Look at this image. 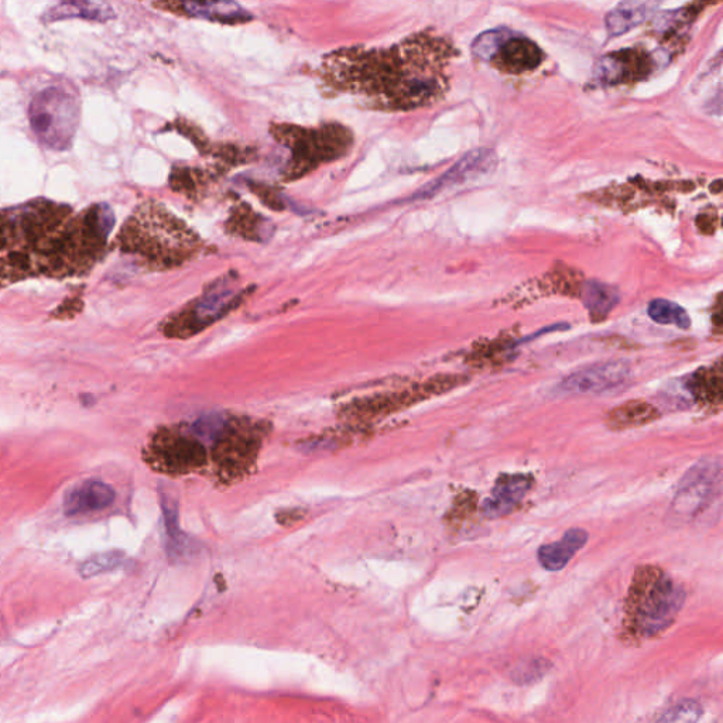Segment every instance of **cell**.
Masks as SVG:
<instances>
[{
	"mask_svg": "<svg viewBox=\"0 0 723 723\" xmlns=\"http://www.w3.org/2000/svg\"><path fill=\"white\" fill-rule=\"evenodd\" d=\"M630 375L629 363L613 361L589 366L568 376L560 385L561 392L599 394L618 389Z\"/></svg>",
	"mask_w": 723,
	"mask_h": 723,
	"instance_id": "11",
	"label": "cell"
},
{
	"mask_svg": "<svg viewBox=\"0 0 723 723\" xmlns=\"http://www.w3.org/2000/svg\"><path fill=\"white\" fill-rule=\"evenodd\" d=\"M180 9L187 16L225 23V25H236L252 20L248 10L239 6L235 0H181Z\"/></svg>",
	"mask_w": 723,
	"mask_h": 723,
	"instance_id": "16",
	"label": "cell"
},
{
	"mask_svg": "<svg viewBox=\"0 0 723 723\" xmlns=\"http://www.w3.org/2000/svg\"><path fill=\"white\" fill-rule=\"evenodd\" d=\"M649 317L657 324L661 325H674V327L681 328V330H688L691 327V318L687 314V311L673 301L663 300V298H657V300L651 301L649 304Z\"/></svg>",
	"mask_w": 723,
	"mask_h": 723,
	"instance_id": "22",
	"label": "cell"
},
{
	"mask_svg": "<svg viewBox=\"0 0 723 723\" xmlns=\"http://www.w3.org/2000/svg\"><path fill=\"white\" fill-rule=\"evenodd\" d=\"M585 307L595 317H606L620 301L619 291L615 287L601 282H588L582 289Z\"/></svg>",
	"mask_w": 723,
	"mask_h": 723,
	"instance_id": "21",
	"label": "cell"
},
{
	"mask_svg": "<svg viewBox=\"0 0 723 723\" xmlns=\"http://www.w3.org/2000/svg\"><path fill=\"white\" fill-rule=\"evenodd\" d=\"M231 417L211 414L191 424L164 427L153 435L143 458L150 468L167 475H185L214 465Z\"/></svg>",
	"mask_w": 723,
	"mask_h": 723,
	"instance_id": "4",
	"label": "cell"
},
{
	"mask_svg": "<svg viewBox=\"0 0 723 723\" xmlns=\"http://www.w3.org/2000/svg\"><path fill=\"white\" fill-rule=\"evenodd\" d=\"M450 41L418 34L385 50L346 49L324 61L332 88L385 111H413L442 101L450 89Z\"/></svg>",
	"mask_w": 723,
	"mask_h": 723,
	"instance_id": "2",
	"label": "cell"
},
{
	"mask_svg": "<svg viewBox=\"0 0 723 723\" xmlns=\"http://www.w3.org/2000/svg\"><path fill=\"white\" fill-rule=\"evenodd\" d=\"M702 715V707L695 701L678 702L674 707L664 712L659 718L661 722H697Z\"/></svg>",
	"mask_w": 723,
	"mask_h": 723,
	"instance_id": "24",
	"label": "cell"
},
{
	"mask_svg": "<svg viewBox=\"0 0 723 723\" xmlns=\"http://www.w3.org/2000/svg\"><path fill=\"white\" fill-rule=\"evenodd\" d=\"M272 135L291 152L284 180L306 176L315 167L344 157L354 145L351 130L339 123H328L317 129L293 125H274Z\"/></svg>",
	"mask_w": 723,
	"mask_h": 723,
	"instance_id": "6",
	"label": "cell"
},
{
	"mask_svg": "<svg viewBox=\"0 0 723 723\" xmlns=\"http://www.w3.org/2000/svg\"><path fill=\"white\" fill-rule=\"evenodd\" d=\"M164 516H166L167 533H169L170 540L173 544H180V533H178V522H177V510L169 509L164 506Z\"/></svg>",
	"mask_w": 723,
	"mask_h": 723,
	"instance_id": "27",
	"label": "cell"
},
{
	"mask_svg": "<svg viewBox=\"0 0 723 723\" xmlns=\"http://www.w3.org/2000/svg\"><path fill=\"white\" fill-rule=\"evenodd\" d=\"M513 34L506 29L489 30L482 33L472 44V51L476 57L481 60L491 61L495 54L498 53L500 46Z\"/></svg>",
	"mask_w": 723,
	"mask_h": 723,
	"instance_id": "23",
	"label": "cell"
},
{
	"mask_svg": "<svg viewBox=\"0 0 723 723\" xmlns=\"http://www.w3.org/2000/svg\"><path fill=\"white\" fill-rule=\"evenodd\" d=\"M661 0H622L606 16V30L609 36L618 37L642 25L656 9Z\"/></svg>",
	"mask_w": 723,
	"mask_h": 723,
	"instance_id": "17",
	"label": "cell"
},
{
	"mask_svg": "<svg viewBox=\"0 0 723 723\" xmlns=\"http://www.w3.org/2000/svg\"><path fill=\"white\" fill-rule=\"evenodd\" d=\"M123 555L121 553H106L91 558L87 563L82 565L81 574L84 577L101 574V572L112 570L122 564Z\"/></svg>",
	"mask_w": 723,
	"mask_h": 723,
	"instance_id": "25",
	"label": "cell"
},
{
	"mask_svg": "<svg viewBox=\"0 0 723 723\" xmlns=\"http://www.w3.org/2000/svg\"><path fill=\"white\" fill-rule=\"evenodd\" d=\"M721 483V461L708 458L699 461L685 474L675 493L671 512L677 519H691L714 498Z\"/></svg>",
	"mask_w": 723,
	"mask_h": 723,
	"instance_id": "8",
	"label": "cell"
},
{
	"mask_svg": "<svg viewBox=\"0 0 723 723\" xmlns=\"http://www.w3.org/2000/svg\"><path fill=\"white\" fill-rule=\"evenodd\" d=\"M111 16V10L104 8V6L97 5V3L91 2V0H60V3L54 6L44 19H46L47 22H54V20L80 17V19L104 22V20L109 19Z\"/></svg>",
	"mask_w": 723,
	"mask_h": 723,
	"instance_id": "20",
	"label": "cell"
},
{
	"mask_svg": "<svg viewBox=\"0 0 723 723\" xmlns=\"http://www.w3.org/2000/svg\"><path fill=\"white\" fill-rule=\"evenodd\" d=\"M232 298L231 287H226L224 283H221V286L208 291L190 310L183 311L167 322L166 328H164L166 335L188 337L194 332L201 331L202 328L221 317L222 311L228 310L229 306H232Z\"/></svg>",
	"mask_w": 723,
	"mask_h": 723,
	"instance_id": "9",
	"label": "cell"
},
{
	"mask_svg": "<svg viewBox=\"0 0 723 723\" xmlns=\"http://www.w3.org/2000/svg\"><path fill=\"white\" fill-rule=\"evenodd\" d=\"M493 166H495V156H493L491 150H474V152L462 157L452 169L442 174L441 178L426 185L417 194V198L423 200V198L433 197V195L440 193L445 188L452 187V185L468 183V181L475 180L476 177L489 173Z\"/></svg>",
	"mask_w": 723,
	"mask_h": 723,
	"instance_id": "12",
	"label": "cell"
},
{
	"mask_svg": "<svg viewBox=\"0 0 723 723\" xmlns=\"http://www.w3.org/2000/svg\"><path fill=\"white\" fill-rule=\"evenodd\" d=\"M685 589L653 565L636 571L626 603V622L635 635H660L683 608Z\"/></svg>",
	"mask_w": 723,
	"mask_h": 723,
	"instance_id": "5",
	"label": "cell"
},
{
	"mask_svg": "<svg viewBox=\"0 0 723 723\" xmlns=\"http://www.w3.org/2000/svg\"><path fill=\"white\" fill-rule=\"evenodd\" d=\"M654 61L646 50L625 49L606 54L595 67L596 81L605 85L642 81L653 73Z\"/></svg>",
	"mask_w": 723,
	"mask_h": 723,
	"instance_id": "10",
	"label": "cell"
},
{
	"mask_svg": "<svg viewBox=\"0 0 723 723\" xmlns=\"http://www.w3.org/2000/svg\"><path fill=\"white\" fill-rule=\"evenodd\" d=\"M112 231L108 214L95 204L75 215L47 200L0 211V286L26 277L53 279L88 273L105 252Z\"/></svg>",
	"mask_w": 723,
	"mask_h": 723,
	"instance_id": "1",
	"label": "cell"
},
{
	"mask_svg": "<svg viewBox=\"0 0 723 723\" xmlns=\"http://www.w3.org/2000/svg\"><path fill=\"white\" fill-rule=\"evenodd\" d=\"M118 246L150 269L163 270L193 258L200 248V238L166 208L146 202L123 225Z\"/></svg>",
	"mask_w": 723,
	"mask_h": 723,
	"instance_id": "3",
	"label": "cell"
},
{
	"mask_svg": "<svg viewBox=\"0 0 723 723\" xmlns=\"http://www.w3.org/2000/svg\"><path fill=\"white\" fill-rule=\"evenodd\" d=\"M115 491L101 481H87L75 486L64 499L65 513L70 516L102 510L111 506Z\"/></svg>",
	"mask_w": 723,
	"mask_h": 723,
	"instance_id": "15",
	"label": "cell"
},
{
	"mask_svg": "<svg viewBox=\"0 0 723 723\" xmlns=\"http://www.w3.org/2000/svg\"><path fill=\"white\" fill-rule=\"evenodd\" d=\"M659 413L656 407L646 402H629L616 407L608 414V426L613 430H626L646 426L657 420Z\"/></svg>",
	"mask_w": 723,
	"mask_h": 723,
	"instance_id": "19",
	"label": "cell"
},
{
	"mask_svg": "<svg viewBox=\"0 0 723 723\" xmlns=\"http://www.w3.org/2000/svg\"><path fill=\"white\" fill-rule=\"evenodd\" d=\"M533 485V476L527 474H503L496 479L491 498L483 502L482 515L486 519H500L509 515L522 502Z\"/></svg>",
	"mask_w": 723,
	"mask_h": 723,
	"instance_id": "13",
	"label": "cell"
},
{
	"mask_svg": "<svg viewBox=\"0 0 723 723\" xmlns=\"http://www.w3.org/2000/svg\"><path fill=\"white\" fill-rule=\"evenodd\" d=\"M544 663H546V661L544 660L530 661V664L520 667L519 670H517L515 678H517V681H519V683H531V680H533V678L543 677V675L546 674L548 668H550L548 664L547 666H544Z\"/></svg>",
	"mask_w": 723,
	"mask_h": 723,
	"instance_id": "26",
	"label": "cell"
},
{
	"mask_svg": "<svg viewBox=\"0 0 723 723\" xmlns=\"http://www.w3.org/2000/svg\"><path fill=\"white\" fill-rule=\"evenodd\" d=\"M588 541V533L582 529H570L555 543L540 547L539 563L544 570L557 572L564 570L575 554L584 548Z\"/></svg>",
	"mask_w": 723,
	"mask_h": 723,
	"instance_id": "18",
	"label": "cell"
},
{
	"mask_svg": "<svg viewBox=\"0 0 723 723\" xmlns=\"http://www.w3.org/2000/svg\"><path fill=\"white\" fill-rule=\"evenodd\" d=\"M543 60V51L534 41L513 34L500 46L491 63L503 73L522 74L536 70Z\"/></svg>",
	"mask_w": 723,
	"mask_h": 723,
	"instance_id": "14",
	"label": "cell"
},
{
	"mask_svg": "<svg viewBox=\"0 0 723 723\" xmlns=\"http://www.w3.org/2000/svg\"><path fill=\"white\" fill-rule=\"evenodd\" d=\"M78 122L80 105L73 95L63 89H46L30 105L33 132L50 149H68L77 132Z\"/></svg>",
	"mask_w": 723,
	"mask_h": 723,
	"instance_id": "7",
	"label": "cell"
}]
</instances>
